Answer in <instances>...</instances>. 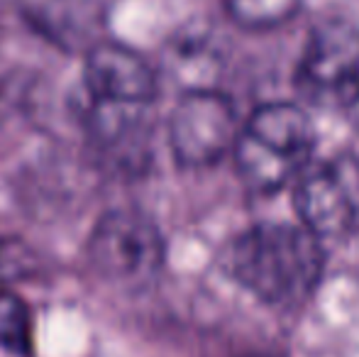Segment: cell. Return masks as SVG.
Here are the masks:
<instances>
[{"label":"cell","instance_id":"obj_1","mask_svg":"<svg viewBox=\"0 0 359 357\" xmlns=\"http://www.w3.org/2000/svg\"><path fill=\"white\" fill-rule=\"evenodd\" d=\"M325 267L323 245L303 225L264 223L242 233L227 250V271L264 304L308 299Z\"/></svg>","mask_w":359,"mask_h":357},{"label":"cell","instance_id":"obj_2","mask_svg":"<svg viewBox=\"0 0 359 357\" xmlns=\"http://www.w3.org/2000/svg\"><path fill=\"white\" fill-rule=\"evenodd\" d=\"M316 147L311 118L301 105L269 103L250 115L235 137V162L252 191L271 194L284 189L311 164Z\"/></svg>","mask_w":359,"mask_h":357},{"label":"cell","instance_id":"obj_3","mask_svg":"<svg viewBox=\"0 0 359 357\" xmlns=\"http://www.w3.org/2000/svg\"><path fill=\"white\" fill-rule=\"evenodd\" d=\"M88 262L110 284L142 286L164 264V240L142 210L113 208L90 230Z\"/></svg>","mask_w":359,"mask_h":357},{"label":"cell","instance_id":"obj_4","mask_svg":"<svg viewBox=\"0 0 359 357\" xmlns=\"http://www.w3.org/2000/svg\"><path fill=\"white\" fill-rule=\"evenodd\" d=\"M296 88L318 108L350 110L359 100V27L332 20L308 37L296 69Z\"/></svg>","mask_w":359,"mask_h":357},{"label":"cell","instance_id":"obj_5","mask_svg":"<svg viewBox=\"0 0 359 357\" xmlns=\"http://www.w3.org/2000/svg\"><path fill=\"white\" fill-rule=\"evenodd\" d=\"M296 213L318 240H337L359 228V159L335 154L298 174Z\"/></svg>","mask_w":359,"mask_h":357},{"label":"cell","instance_id":"obj_6","mask_svg":"<svg viewBox=\"0 0 359 357\" xmlns=\"http://www.w3.org/2000/svg\"><path fill=\"white\" fill-rule=\"evenodd\" d=\"M235 137V108L217 90H189L171 113L169 144L181 167L201 169L220 162Z\"/></svg>","mask_w":359,"mask_h":357},{"label":"cell","instance_id":"obj_7","mask_svg":"<svg viewBox=\"0 0 359 357\" xmlns=\"http://www.w3.org/2000/svg\"><path fill=\"white\" fill-rule=\"evenodd\" d=\"M83 83L90 100L118 105H149L156 98V76L135 49L120 42H95L83 62Z\"/></svg>","mask_w":359,"mask_h":357},{"label":"cell","instance_id":"obj_8","mask_svg":"<svg viewBox=\"0 0 359 357\" xmlns=\"http://www.w3.org/2000/svg\"><path fill=\"white\" fill-rule=\"evenodd\" d=\"M88 137L98 159L118 172H137L147 162V125L140 105L95 103L88 108Z\"/></svg>","mask_w":359,"mask_h":357},{"label":"cell","instance_id":"obj_9","mask_svg":"<svg viewBox=\"0 0 359 357\" xmlns=\"http://www.w3.org/2000/svg\"><path fill=\"white\" fill-rule=\"evenodd\" d=\"M32 314L13 289H0V348L18 357L32 353Z\"/></svg>","mask_w":359,"mask_h":357},{"label":"cell","instance_id":"obj_10","mask_svg":"<svg viewBox=\"0 0 359 357\" xmlns=\"http://www.w3.org/2000/svg\"><path fill=\"white\" fill-rule=\"evenodd\" d=\"M227 13L250 29H266L286 22L298 10V0H225Z\"/></svg>","mask_w":359,"mask_h":357},{"label":"cell","instance_id":"obj_11","mask_svg":"<svg viewBox=\"0 0 359 357\" xmlns=\"http://www.w3.org/2000/svg\"><path fill=\"white\" fill-rule=\"evenodd\" d=\"M37 269V257L22 240H0V276L27 279Z\"/></svg>","mask_w":359,"mask_h":357}]
</instances>
